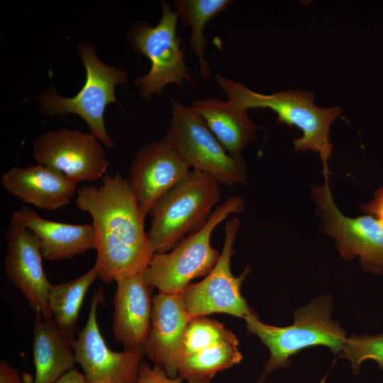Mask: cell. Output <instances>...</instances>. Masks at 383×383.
Here are the masks:
<instances>
[{
    "instance_id": "obj_1",
    "label": "cell",
    "mask_w": 383,
    "mask_h": 383,
    "mask_svg": "<svg viewBox=\"0 0 383 383\" xmlns=\"http://www.w3.org/2000/svg\"><path fill=\"white\" fill-rule=\"evenodd\" d=\"M99 186H81L76 206L91 218L97 256L94 263L104 284L144 271L155 253L145 231V218L126 179L105 174Z\"/></svg>"
},
{
    "instance_id": "obj_2",
    "label": "cell",
    "mask_w": 383,
    "mask_h": 383,
    "mask_svg": "<svg viewBox=\"0 0 383 383\" xmlns=\"http://www.w3.org/2000/svg\"><path fill=\"white\" fill-rule=\"evenodd\" d=\"M217 84L227 99L247 111L268 109L277 114V120L295 126L302 135L293 140L295 151L311 150L318 153L325 179H329L328 160L333 144L329 140L330 127L342 112L339 106L321 108L314 103V94L300 89H287L263 94L220 74H215Z\"/></svg>"
},
{
    "instance_id": "obj_3",
    "label": "cell",
    "mask_w": 383,
    "mask_h": 383,
    "mask_svg": "<svg viewBox=\"0 0 383 383\" xmlns=\"http://www.w3.org/2000/svg\"><path fill=\"white\" fill-rule=\"evenodd\" d=\"M333 301L322 296L294 313V323L277 327L260 321L255 314L244 318L248 331L257 335L270 350L257 383H263L274 370L290 363V357L300 350L313 346H326L335 354H340L347 341L345 331L331 320Z\"/></svg>"
},
{
    "instance_id": "obj_4",
    "label": "cell",
    "mask_w": 383,
    "mask_h": 383,
    "mask_svg": "<svg viewBox=\"0 0 383 383\" xmlns=\"http://www.w3.org/2000/svg\"><path fill=\"white\" fill-rule=\"evenodd\" d=\"M220 184L209 174L191 170L154 205L148 236L157 253L167 252L208 221L220 201Z\"/></svg>"
},
{
    "instance_id": "obj_5",
    "label": "cell",
    "mask_w": 383,
    "mask_h": 383,
    "mask_svg": "<svg viewBox=\"0 0 383 383\" xmlns=\"http://www.w3.org/2000/svg\"><path fill=\"white\" fill-rule=\"evenodd\" d=\"M244 199L233 195L211 213L204 226L182 240L167 252H155L143 271L145 279L159 292L182 293L193 279L206 276L217 263L221 252L211 245L214 229L230 215L243 211Z\"/></svg>"
},
{
    "instance_id": "obj_6",
    "label": "cell",
    "mask_w": 383,
    "mask_h": 383,
    "mask_svg": "<svg viewBox=\"0 0 383 383\" xmlns=\"http://www.w3.org/2000/svg\"><path fill=\"white\" fill-rule=\"evenodd\" d=\"M77 51L86 70L83 87L71 98L60 96L55 88L38 94L40 112L46 117L77 114L86 122L90 133L111 148L114 143L106 131L104 113L109 104L117 101L115 88L127 82L128 73L123 68L105 65L89 43H80Z\"/></svg>"
},
{
    "instance_id": "obj_7",
    "label": "cell",
    "mask_w": 383,
    "mask_h": 383,
    "mask_svg": "<svg viewBox=\"0 0 383 383\" xmlns=\"http://www.w3.org/2000/svg\"><path fill=\"white\" fill-rule=\"evenodd\" d=\"M178 20L177 13L162 1V15L157 25L138 21L127 33L133 50L150 62L148 72L134 82L144 99L161 94L163 89L171 84L185 89V82L194 83L192 70L185 62V49L181 47L182 40L177 34Z\"/></svg>"
},
{
    "instance_id": "obj_8",
    "label": "cell",
    "mask_w": 383,
    "mask_h": 383,
    "mask_svg": "<svg viewBox=\"0 0 383 383\" xmlns=\"http://www.w3.org/2000/svg\"><path fill=\"white\" fill-rule=\"evenodd\" d=\"M170 112L164 137L192 170L206 173L228 187L247 184L245 159L230 155L197 113L174 97Z\"/></svg>"
},
{
    "instance_id": "obj_9",
    "label": "cell",
    "mask_w": 383,
    "mask_h": 383,
    "mask_svg": "<svg viewBox=\"0 0 383 383\" xmlns=\"http://www.w3.org/2000/svg\"><path fill=\"white\" fill-rule=\"evenodd\" d=\"M241 226L234 216L226 221L225 238L220 257L212 270L198 283L189 285L180 295L190 316L196 318L216 313L245 318L255 314L241 294V286L250 272L247 267L238 277L231 272L233 245Z\"/></svg>"
},
{
    "instance_id": "obj_10",
    "label": "cell",
    "mask_w": 383,
    "mask_h": 383,
    "mask_svg": "<svg viewBox=\"0 0 383 383\" xmlns=\"http://www.w3.org/2000/svg\"><path fill=\"white\" fill-rule=\"evenodd\" d=\"M312 197L321 220V230L335 240L341 257L350 260L358 256L362 267L383 274V226L372 215L349 218L337 207L328 179L323 186L312 187Z\"/></svg>"
},
{
    "instance_id": "obj_11",
    "label": "cell",
    "mask_w": 383,
    "mask_h": 383,
    "mask_svg": "<svg viewBox=\"0 0 383 383\" xmlns=\"http://www.w3.org/2000/svg\"><path fill=\"white\" fill-rule=\"evenodd\" d=\"M104 300L102 288L92 296L85 326L71 341L78 363L89 381L99 383H136L145 353L143 347L116 352L107 345L99 326L96 313Z\"/></svg>"
},
{
    "instance_id": "obj_12",
    "label": "cell",
    "mask_w": 383,
    "mask_h": 383,
    "mask_svg": "<svg viewBox=\"0 0 383 383\" xmlns=\"http://www.w3.org/2000/svg\"><path fill=\"white\" fill-rule=\"evenodd\" d=\"M104 144L91 133L60 128L40 134L33 145L39 163L56 170L79 184L105 175L109 165Z\"/></svg>"
},
{
    "instance_id": "obj_13",
    "label": "cell",
    "mask_w": 383,
    "mask_h": 383,
    "mask_svg": "<svg viewBox=\"0 0 383 383\" xmlns=\"http://www.w3.org/2000/svg\"><path fill=\"white\" fill-rule=\"evenodd\" d=\"M5 238L6 277L24 296L35 316L52 318L50 300L53 284L48 280L44 272L38 238L12 218L5 231Z\"/></svg>"
},
{
    "instance_id": "obj_14",
    "label": "cell",
    "mask_w": 383,
    "mask_h": 383,
    "mask_svg": "<svg viewBox=\"0 0 383 383\" xmlns=\"http://www.w3.org/2000/svg\"><path fill=\"white\" fill-rule=\"evenodd\" d=\"M190 171L187 163L163 137L138 150L126 180L147 216L158 200Z\"/></svg>"
},
{
    "instance_id": "obj_15",
    "label": "cell",
    "mask_w": 383,
    "mask_h": 383,
    "mask_svg": "<svg viewBox=\"0 0 383 383\" xmlns=\"http://www.w3.org/2000/svg\"><path fill=\"white\" fill-rule=\"evenodd\" d=\"M191 319L180 294L159 292L153 296L151 328L143 348L170 377L178 375L182 342Z\"/></svg>"
},
{
    "instance_id": "obj_16",
    "label": "cell",
    "mask_w": 383,
    "mask_h": 383,
    "mask_svg": "<svg viewBox=\"0 0 383 383\" xmlns=\"http://www.w3.org/2000/svg\"><path fill=\"white\" fill-rule=\"evenodd\" d=\"M112 328L124 348L143 347L151 328L152 292L143 271L116 281Z\"/></svg>"
},
{
    "instance_id": "obj_17",
    "label": "cell",
    "mask_w": 383,
    "mask_h": 383,
    "mask_svg": "<svg viewBox=\"0 0 383 383\" xmlns=\"http://www.w3.org/2000/svg\"><path fill=\"white\" fill-rule=\"evenodd\" d=\"M4 189L23 201L48 211L68 205L78 184L42 164L14 167L1 177Z\"/></svg>"
},
{
    "instance_id": "obj_18",
    "label": "cell",
    "mask_w": 383,
    "mask_h": 383,
    "mask_svg": "<svg viewBox=\"0 0 383 383\" xmlns=\"http://www.w3.org/2000/svg\"><path fill=\"white\" fill-rule=\"evenodd\" d=\"M11 218L35 235L46 260H67L95 248L91 223L70 224L50 221L26 206L13 212Z\"/></svg>"
},
{
    "instance_id": "obj_19",
    "label": "cell",
    "mask_w": 383,
    "mask_h": 383,
    "mask_svg": "<svg viewBox=\"0 0 383 383\" xmlns=\"http://www.w3.org/2000/svg\"><path fill=\"white\" fill-rule=\"evenodd\" d=\"M189 106L203 118L230 155L243 157V149L254 140L260 128L247 110L215 96L196 99Z\"/></svg>"
},
{
    "instance_id": "obj_20",
    "label": "cell",
    "mask_w": 383,
    "mask_h": 383,
    "mask_svg": "<svg viewBox=\"0 0 383 383\" xmlns=\"http://www.w3.org/2000/svg\"><path fill=\"white\" fill-rule=\"evenodd\" d=\"M35 376L33 383H55L74 367L71 341L60 331L52 318L35 316L32 338Z\"/></svg>"
},
{
    "instance_id": "obj_21",
    "label": "cell",
    "mask_w": 383,
    "mask_h": 383,
    "mask_svg": "<svg viewBox=\"0 0 383 383\" xmlns=\"http://www.w3.org/2000/svg\"><path fill=\"white\" fill-rule=\"evenodd\" d=\"M97 279L99 274L94 265L79 277L52 285L50 300L52 318L70 341L76 338L80 309L87 291Z\"/></svg>"
},
{
    "instance_id": "obj_22",
    "label": "cell",
    "mask_w": 383,
    "mask_h": 383,
    "mask_svg": "<svg viewBox=\"0 0 383 383\" xmlns=\"http://www.w3.org/2000/svg\"><path fill=\"white\" fill-rule=\"evenodd\" d=\"M233 3L232 0H175L174 10L185 26L191 28L189 44L198 57L199 74L208 78L211 74L209 61L204 51L207 42L204 35L206 24Z\"/></svg>"
},
{
    "instance_id": "obj_23",
    "label": "cell",
    "mask_w": 383,
    "mask_h": 383,
    "mask_svg": "<svg viewBox=\"0 0 383 383\" xmlns=\"http://www.w3.org/2000/svg\"><path fill=\"white\" fill-rule=\"evenodd\" d=\"M242 360L238 341L222 342L182 358L178 375L187 383H210L216 374L240 363Z\"/></svg>"
},
{
    "instance_id": "obj_24",
    "label": "cell",
    "mask_w": 383,
    "mask_h": 383,
    "mask_svg": "<svg viewBox=\"0 0 383 383\" xmlns=\"http://www.w3.org/2000/svg\"><path fill=\"white\" fill-rule=\"evenodd\" d=\"M226 341L238 340L235 335L223 323L206 316L192 318L184 334L179 361L198 350Z\"/></svg>"
},
{
    "instance_id": "obj_25",
    "label": "cell",
    "mask_w": 383,
    "mask_h": 383,
    "mask_svg": "<svg viewBox=\"0 0 383 383\" xmlns=\"http://www.w3.org/2000/svg\"><path fill=\"white\" fill-rule=\"evenodd\" d=\"M340 357L351 362L353 372L357 374L361 363L367 359L375 360L383 369V335L359 336L352 335L347 338L346 343Z\"/></svg>"
},
{
    "instance_id": "obj_26",
    "label": "cell",
    "mask_w": 383,
    "mask_h": 383,
    "mask_svg": "<svg viewBox=\"0 0 383 383\" xmlns=\"http://www.w3.org/2000/svg\"><path fill=\"white\" fill-rule=\"evenodd\" d=\"M136 383H184L182 378L169 377L165 371L160 366H150L143 362Z\"/></svg>"
},
{
    "instance_id": "obj_27",
    "label": "cell",
    "mask_w": 383,
    "mask_h": 383,
    "mask_svg": "<svg viewBox=\"0 0 383 383\" xmlns=\"http://www.w3.org/2000/svg\"><path fill=\"white\" fill-rule=\"evenodd\" d=\"M362 211L375 216L383 226V187L374 192V197L370 202L360 206Z\"/></svg>"
},
{
    "instance_id": "obj_28",
    "label": "cell",
    "mask_w": 383,
    "mask_h": 383,
    "mask_svg": "<svg viewBox=\"0 0 383 383\" xmlns=\"http://www.w3.org/2000/svg\"><path fill=\"white\" fill-rule=\"evenodd\" d=\"M0 383H26L16 368L7 361L0 362Z\"/></svg>"
},
{
    "instance_id": "obj_29",
    "label": "cell",
    "mask_w": 383,
    "mask_h": 383,
    "mask_svg": "<svg viewBox=\"0 0 383 383\" xmlns=\"http://www.w3.org/2000/svg\"><path fill=\"white\" fill-rule=\"evenodd\" d=\"M55 383H99L97 382L89 381L84 373L80 372L74 367L63 376H62Z\"/></svg>"
}]
</instances>
